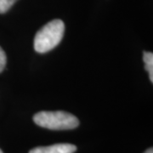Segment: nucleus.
Masks as SVG:
<instances>
[{
	"mask_svg": "<svg viewBox=\"0 0 153 153\" xmlns=\"http://www.w3.org/2000/svg\"><path fill=\"white\" fill-rule=\"evenodd\" d=\"M65 25L61 20H53L38 31L34 38V49L38 53H47L62 40Z\"/></svg>",
	"mask_w": 153,
	"mask_h": 153,
	"instance_id": "nucleus-1",
	"label": "nucleus"
},
{
	"mask_svg": "<svg viewBox=\"0 0 153 153\" xmlns=\"http://www.w3.org/2000/svg\"><path fill=\"white\" fill-rule=\"evenodd\" d=\"M33 121L37 125L52 130L73 129L79 125L77 117L62 111H39L34 115Z\"/></svg>",
	"mask_w": 153,
	"mask_h": 153,
	"instance_id": "nucleus-2",
	"label": "nucleus"
},
{
	"mask_svg": "<svg viewBox=\"0 0 153 153\" xmlns=\"http://www.w3.org/2000/svg\"><path fill=\"white\" fill-rule=\"evenodd\" d=\"M76 151V146L62 143L55 144L49 146H39L33 148L29 153H74Z\"/></svg>",
	"mask_w": 153,
	"mask_h": 153,
	"instance_id": "nucleus-3",
	"label": "nucleus"
},
{
	"mask_svg": "<svg viewBox=\"0 0 153 153\" xmlns=\"http://www.w3.org/2000/svg\"><path fill=\"white\" fill-rule=\"evenodd\" d=\"M143 60L146 64V70L149 73L151 82H153V54L152 52H144Z\"/></svg>",
	"mask_w": 153,
	"mask_h": 153,
	"instance_id": "nucleus-4",
	"label": "nucleus"
},
{
	"mask_svg": "<svg viewBox=\"0 0 153 153\" xmlns=\"http://www.w3.org/2000/svg\"><path fill=\"white\" fill-rule=\"evenodd\" d=\"M18 0H0V14H4L10 10Z\"/></svg>",
	"mask_w": 153,
	"mask_h": 153,
	"instance_id": "nucleus-5",
	"label": "nucleus"
},
{
	"mask_svg": "<svg viewBox=\"0 0 153 153\" xmlns=\"http://www.w3.org/2000/svg\"><path fill=\"white\" fill-rule=\"evenodd\" d=\"M6 62H7V57H6L5 52L0 47V73L4 70Z\"/></svg>",
	"mask_w": 153,
	"mask_h": 153,
	"instance_id": "nucleus-6",
	"label": "nucleus"
},
{
	"mask_svg": "<svg viewBox=\"0 0 153 153\" xmlns=\"http://www.w3.org/2000/svg\"><path fill=\"white\" fill-rule=\"evenodd\" d=\"M144 153H153L152 148H149V149H147Z\"/></svg>",
	"mask_w": 153,
	"mask_h": 153,
	"instance_id": "nucleus-7",
	"label": "nucleus"
},
{
	"mask_svg": "<svg viewBox=\"0 0 153 153\" xmlns=\"http://www.w3.org/2000/svg\"><path fill=\"white\" fill-rule=\"evenodd\" d=\"M0 153H3V152H2V151H1V150H0Z\"/></svg>",
	"mask_w": 153,
	"mask_h": 153,
	"instance_id": "nucleus-8",
	"label": "nucleus"
}]
</instances>
